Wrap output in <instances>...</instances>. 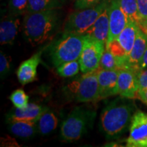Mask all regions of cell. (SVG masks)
<instances>
[{"label":"cell","instance_id":"obj_1","mask_svg":"<svg viewBox=\"0 0 147 147\" xmlns=\"http://www.w3.org/2000/svg\"><path fill=\"white\" fill-rule=\"evenodd\" d=\"M129 100L120 96L103 109L100 127L107 138H118L130 127L135 113L134 104Z\"/></svg>","mask_w":147,"mask_h":147},{"label":"cell","instance_id":"obj_30","mask_svg":"<svg viewBox=\"0 0 147 147\" xmlns=\"http://www.w3.org/2000/svg\"><path fill=\"white\" fill-rule=\"evenodd\" d=\"M144 68H147V48L142 59L140 61L138 65V70Z\"/></svg>","mask_w":147,"mask_h":147},{"label":"cell","instance_id":"obj_26","mask_svg":"<svg viewBox=\"0 0 147 147\" xmlns=\"http://www.w3.org/2000/svg\"><path fill=\"white\" fill-rule=\"evenodd\" d=\"M11 59L10 57L6 56L2 51L0 53V74L1 78H3L8 74L10 69Z\"/></svg>","mask_w":147,"mask_h":147},{"label":"cell","instance_id":"obj_5","mask_svg":"<svg viewBox=\"0 0 147 147\" xmlns=\"http://www.w3.org/2000/svg\"><path fill=\"white\" fill-rule=\"evenodd\" d=\"M96 70L84 73L63 87V93L68 100L79 103L95 102L100 100L98 78Z\"/></svg>","mask_w":147,"mask_h":147},{"label":"cell","instance_id":"obj_20","mask_svg":"<svg viewBox=\"0 0 147 147\" xmlns=\"http://www.w3.org/2000/svg\"><path fill=\"white\" fill-rule=\"evenodd\" d=\"M65 0H29L27 12L59 10L63 7Z\"/></svg>","mask_w":147,"mask_h":147},{"label":"cell","instance_id":"obj_13","mask_svg":"<svg viewBox=\"0 0 147 147\" xmlns=\"http://www.w3.org/2000/svg\"><path fill=\"white\" fill-rule=\"evenodd\" d=\"M42 50L35 53L28 59L21 63L16 71V75L20 83L25 85L35 81L37 79V69L41 61Z\"/></svg>","mask_w":147,"mask_h":147},{"label":"cell","instance_id":"obj_16","mask_svg":"<svg viewBox=\"0 0 147 147\" xmlns=\"http://www.w3.org/2000/svg\"><path fill=\"white\" fill-rule=\"evenodd\" d=\"M147 48V35L140 29L138 32L134 47L128 55L126 67H131L138 71V65Z\"/></svg>","mask_w":147,"mask_h":147},{"label":"cell","instance_id":"obj_18","mask_svg":"<svg viewBox=\"0 0 147 147\" xmlns=\"http://www.w3.org/2000/svg\"><path fill=\"white\" fill-rule=\"evenodd\" d=\"M139 29L140 27L137 23L129 21L123 30L116 38L127 55L131 52L134 47Z\"/></svg>","mask_w":147,"mask_h":147},{"label":"cell","instance_id":"obj_28","mask_svg":"<svg viewBox=\"0 0 147 147\" xmlns=\"http://www.w3.org/2000/svg\"><path fill=\"white\" fill-rule=\"evenodd\" d=\"M103 0H76L74 3V8L76 10H82V9L90 8L99 4Z\"/></svg>","mask_w":147,"mask_h":147},{"label":"cell","instance_id":"obj_27","mask_svg":"<svg viewBox=\"0 0 147 147\" xmlns=\"http://www.w3.org/2000/svg\"><path fill=\"white\" fill-rule=\"evenodd\" d=\"M138 91L147 89V68L137 71Z\"/></svg>","mask_w":147,"mask_h":147},{"label":"cell","instance_id":"obj_8","mask_svg":"<svg viewBox=\"0 0 147 147\" xmlns=\"http://www.w3.org/2000/svg\"><path fill=\"white\" fill-rule=\"evenodd\" d=\"M126 146L147 147V113L138 110L134 114Z\"/></svg>","mask_w":147,"mask_h":147},{"label":"cell","instance_id":"obj_14","mask_svg":"<svg viewBox=\"0 0 147 147\" xmlns=\"http://www.w3.org/2000/svg\"><path fill=\"white\" fill-rule=\"evenodd\" d=\"M21 26L19 16L10 13L1 18L0 23V43L1 45L13 43Z\"/></svg>","mask_w":147,"mask_h":147},{"label":"cell","instance_id":"obj_4","mask_svg":"<svg viewBox=\"0 0 147 147\" xmlns=\"http://www.w3.org/2000/svg\"><path fill=\"white\" fill-rule=\"evenodd\" d=\"M84 35L63 33L49 45L51 61L57 67L65 62L78 60L83 47Z\"/></svg>","mask_w":147,"mask_h":147},{"label":"cell","instance_id":"obj_32","mask_svg":"<svg viewBox=\"0 0 147 147\" xmlns=\"http://www.w3.org/2000/svg\"><path fill=\"white\" fill-rule=\"evenodd\" d=\"M138 26L140 29L145 34L147 35V18H142L140 21L139 22Z\"/></svg>","mask_w":147,"mask_h":147},{"label":"cell","instance_id":"obj_7","mask_svg":"<svg viewBox=\"0 0 147 147\" xmlns=\"http://www.w3.org/2000/svg\"><path fill=\"white\" fill-rule=\"evenodd\" d=\"M105 49V44L84 35L83 47L79 58L80 70L82 73L96 70L100 67L101 58Z\"/></svg>","mask_w":147,"mask_h":147},{"label":"cell","instance_id":"obj_3","mask_svg":"<svg viewBox=\"0 0 147 147\" xmlns=\"http://www.w3.org/2000/svg\"><path fill=\"white\" fill-rule=\"evenodd\" d=\"M96 113L84 106H76L62 122L60 129L61 139L71 142L81 138L94 122Z\"/></svg>","mask_w":147,"mask_h":147},{"label":"cell","instance_id":"obj_23","mask_svg":"<svg viewBox=\"0 0 147 147\" xmlns=\"http://www.w3.org/2000/svg\"><path fill=\"white\" fill-rule=\"evenodd\" d=\"M100 67L103 69H106V70L120 69L117 59L115 58L113 53L107 49H105V51L101 58Z\"/></svg>","mask_w":147,"mask_h":147},{"label":"cell","instance_id":"obj_29","mask_svg":"<svg viewBox=\"0 0 147 147\" xmlns=\"http://www.w3.org/2000/svg\"><path fill=\"white\" fill-rule=\"evenodd\" d=\"M138 10L142 18H147V0H137Z\"/></svg>","mask_w":147,"mask_h":147},{"label":"cell","instance_id":"obj_25","mask_svg":"<svg viewBox=\"0 0 147 147\" xmlns=\"http://www.w3.org/2000/svg\"><path fill=\"white\" fill-rule=\"evenodd\" d=\"M28 3L29 0H9L8 8L10 13L18 16L26 14Z\"/></svg>","mask_w":147,"mask_h":147},{"label":"cell","instance_id":"obj_11","mask_svg":"<svg viewBox=\"0 0 147 147\" xmlns=\"http://www.w3.org/2000/svg\"><path fill=\"white\" fill-rule=\"evenodd\" d=\"M119 69L106 70L100 67L97 71L100 100L118 95V75Z\"/></svg>","mask_w":147,"mask_h":147},{"label":"cell","instance_id":"obj_9","mask_svg":"<svg viewBox=\"0 0 147 147\" xmlns=\"http://www.w3.org/2000/svg\"><path fill=\"white\" fill-rule=\"evenodd\" d=\"M118 95L124 98H137L138 91L137 70L131 67L119 69L118 75Z\"/></svg>","mask_w":147,"mask_h":147},{"label":"cell","instance_id":"obj_12","mask_svg":"<svg viewBox=\"0 0 147 147\" xmlns=\"http://www.w3.org/2000/svg\"><path fill=\"white\" fill-rule=\"evenodd\" d=\"M49 109L46 106H43L34 103H29L26 107L23 108H15L11 110L6 115L7 122L12 121H38L46 110Z\"/></svg>","mask_w":147,"mask_h":147},{"label":"cell","instance_id":"obj_24","mask_svg":"<svg viewBox=\"0 0 147 147\" xmlns=\"http://www.w3.org/2000/svg\"><path fill=\"white\" fill-rule=\"evenodd\" d=\"M10 100L15 108H23L29 104V96L23 89H16L10 95Z\"/></svg>","mask_w":147,"mask_h":147},{"label":"cell","instance_id":"obj_21","mask_svg":"<svg viewBox=\"0 0 147 147\" xmlns=\"http://www.w3.org/2000/svg\"><path fill=\"white\" fill-rule=\"evenodd\" d=\"M119 3L129 19L138 25L142 17L138 10L137 0H119Z\"/></svg>","mask_w":147,"mask_h":147},{"label":"cell","instance_id":"obj_19","mask_svg":"<svg viewBox=\"0 0 147 147\" xmlns=\"http://www.w3.org/2000/svg\"><path fill=\"white\" fill-rule=\"evenodd\" d=\"M58 119L54 113L48 109L37 121L38 134L45 136L51 134L57 128Z\"/></svg>","mask_w":147,"mask_h":147},{"label":"cell","instance_id":"obj_22","mask_svg":"<svg viewBox=\"0 0 147 147\" xmlns=\"http://www.w3.org/2000/svg\"><path fill=\"white\" fill-rule=\"evenodd\" d=\"M80 70V62L78 60L65 62L57 67V71L60 76L68 78L76 75Z\"/></svg>","mask_w":147,"mask_h":147},{"label":"cell","instance_id":"obj_15","mask_svg":"<svg viewBox=\"0 0 147 147\" xmlns=\"http://www.w3.org/2000/svg\"><path fill=\"white\" fill-rule=\"evenodd\" d=\"M108 7H109V5L104 9L102 14L95 21L94 24L92 25V27L85 34L103 42L105 44V45L108 40L110 30Z\"/></svg>","mask_w":147,"mask_h":147},{"label":"cell","instance_id":"obj_10","mask_svg":"<svg viewBox=\"0 0 147 147\" xmlns=\"http://www.w3.org/2000/svg\"><path fill=\"white\" fill-rule=\"evenodd\" d=\"M108 9L110 30L106 45L116 39L130 21L121 8L119 0H110Z\"/></svg>","mask_w":147,"mask_h":147},{"label":"cell","instance_id":"obj_17","mask_svg":"<svg viewBox=\"0 0 147 147\" xmlns=\"http://www.w3.org/2000/svg\"><path fill=\"white\" fill-rule=\"evenodd\" d=\"M8 123V129L10 133L20 138H32L38 133L37 121H17Z\"/></svg>","mask_w":147,"mask_h":147},{"label":"cell","instance_id":"obj_2","mask_svg":"<svg viewBox=\"0 0 147 147\" xmlns=\"http://www.w3.org/2000/svg\"><path fill=\"white\" fill-rule=\"evenodd\" d=\"M58 10L27 12L23 18L24 37L34 47L52 40L59 26Z\"/></svg>","mask_w":147,"mask_h":147},{"label":"cell","instance_id":"obj_31","mask_svg":"<svg viewBox=\"0 0 147 147\" xmlns=\"http://www.w3.org/2000/svg\"><path fill=\"white\" fill-rule=\"evenodd\" d=\"M137 98L140 100L143 103L147 105V89L138 91Z\"/></svg>","mask_w":147,"mask_h":147},{"label":"cell","instance_id":"obj_6","mask_svg":"<svg viewBox=\"0 0 147 147\" xmlns=\"http://www.w3.org/2000/svg\"><path fill=\"white\" fill-rule=\"evenodd\" d=\"M110 1L103 0L94 6L76 10L67 18L63 33L85 35L104 9L109 5Z\"/></svg>","mask_w":147,"mask_h":147}]
</instances>
